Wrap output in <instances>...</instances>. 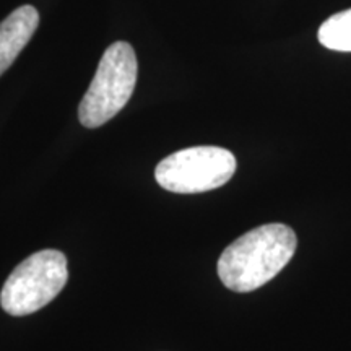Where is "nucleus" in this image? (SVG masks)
I'll use <instances>...</instances> for the list:
<instances>
[{"instance_id": "nucleus-1", "label": "nucleus", "mask_w": 351, "mask_h": 351, "mask_svg": "<svg viewBox=\"0 0 351 351\" xmlns=\"http://www.w3.org/2000/svg\"><path fill=\"white\" fill-rule=\"evenodd\" d=\"M295 231L282 223L251 230L228 245L219 256L218 275L228 289L249 293L282 271L295 256Z\"/></svg>"}, {"instance_id": "nucleus-4", "label": "nucleus", "mask_w": 351, "mask_h": 351, "mask_svg": "<svg viewBox=\"0 0 351 351\" xmlns=\"http://www.w3.org/2000/svg\"><path fill=\"white\" fill-rule=\"evenodd\" d=\"M236 158L221 147H192L176 152L158 163L156 182L176 194H200L230 181Z\"/></svg>"}, {"instance_id": "nucleus-3", "label": "nucleus", "mask_w": 351, "mask_h": 351, "mask_svg": "<svg viewBox=\"0 0 351 351\" xmlns=\"http://www.w3.org/2000/svg\"><path fill=\"white\" fill-rule=\"evenodd\" d=\"M69 280L67 258L56 249H44L16 265L3 285L0 304L7 314L28 315L47 306Z\"/></svg>"}, {"instance_id": "nucleus-6", "label": "nucleus", "mask_w": 351, "mask_h": 351, "mask_svg": "<svg viewBox=\"0 0 351 351\" xmlns=\"http://www.w3.org/2000/svg\"><path fill=\"white\" fill-rule=\"evenodd\" d=\"M319 43L339 52H351V8L335 13L320 25Z\"/></svg>"}, {"instance_id": "nucleus-2", "label": "nucleus", "mask_w": 351, "mask_h": 351, "mask_svg": "<svg viewBox=\"0 0 351 351\" xmlns=\"http://www.w3.org/2000/svg\"><path fill=\"white\" fill-rule=\"evenodd\" d=\"M137 72V57L129 43L117 41L109 46L78 106L82 125L96 129L119 114L134 93Z\"/></svg>"}, {"instance_id": "nucleus-5", "label": "nucleus", "mask_w": 351, "mask_h": 351, "mask_svg": "<svg viewBox=\"0 0 351 351\" xmlns=\"http://www.w3.org/2000/svg\"><path fill=\"white\" fill-rule=\"evenodd\" d=\"M38 25L39 13L33 5L19 7L0 23V75L15 62L33 38Z\"/></svg>"}]
</instances>
